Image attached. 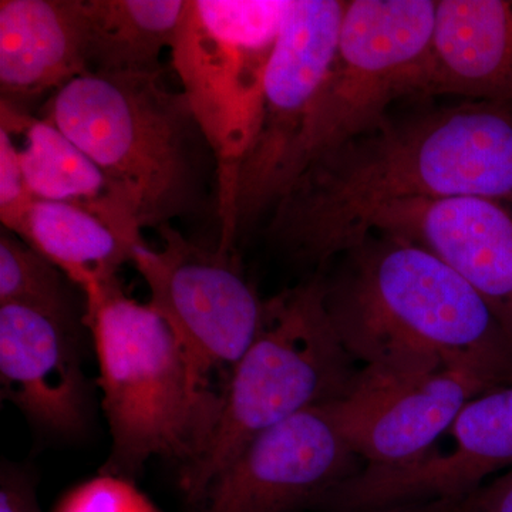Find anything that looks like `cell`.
Segmentation results:
<instances>
[{
  "label": "cell",
  "instance_id": "5bb4252c",
  "mask_svg": "<svg viewBox=\"0 0 512 512\" xmlns=\"http://www.w3.org/2000/svg\"><path fill=\"white\" fill-rule=\"evenodd\" d=\"M77 326V316L19 303L0 305L2 400L53 436H76L90 419Z\"/></svg>",
  "mask_w": 512,
  "mask_h": 512
},
{
  "label": "cell",
  "instance_id": "ffe728a7",
  "mask_svg": "<svg viewBox=\"0 0 512 512\" xmlns=\"http://www.w3.org/2000/svg\"><path fill=\"white\" fill-rule=\"evenodd\" d=\"M66 275L12 232L0 235V305L19 303L77 316Z\"/></svg>",
  "mask_w": 512,
  "mask_h": 512
},
{
  "label": "cell",
  "instance_id": "4fadbf2b",
  "mask_svg": "<svg viewBox=\"0 0 512 512\" xmlns=\"http://www.w3.org/2000/svg\"><path fill=\"white\" fill-rule=\"evenodd\" d=\"M370 234L437 256L484 299L512 339V204L483 197L394 202L372 218Z\"/></svg>",
  "mask_w": 512,
  "mask_h": 512
},
{
  "label": "cell",
  "instance_id": "30bf717a",
  "mask_svg": "<svg viewBox=\"0 0 512 512\" xmlns=\"http://www.w3.org/2000/svg\"><path fill=\"white\" fill-rule=\"evenodd\" d=\"M495 387L444 363H375L326 409L365 466H397L436 446L467 403Z\"/></svg>",
  "mask_w": 512,
  "mask_h": 512
},
{
  "label": "cell",
  "instance_id": "ac0fdd59",
  "mask_svg": "<svg viewBox=\"0 0 512 512\" xmlns=\"http://www.w3.org/2000/svg\"><path fill=\"white\" fill-rule=\"evenodd\" d=\"M187 0H84L87 73H163Z\"/></svg>",
  "mask_w": 512,
  "mask_h": 512
},
{
  "label": "cell",
  "instance_id": "9a60e30c",
  "mask_svg": "<svg viewBox=\"0 0 512 512\" xmlns=\"http://www.w3.org/2000/svg\"><path fill=\"white\" fill-rule=\"evenodd\" d=\"M87 72L84 0L0 2V101L29 113Z\"/></svg>",
  "mask_w": 512,
  "mask_h": 512
},
{
  "label": "cell",
  "instance_id": "5b68a950",
  "mask_svg": "<svg viewBox=\"0 0 512 512\" xmlns=\"http://www.w3.org/2000/svg\"><path fill=\"white\" fill-rule=\"evenodd\" d=\"M355 362L330 322L322 275L265 301L262 328L225 387L214 436L200 460L181 470L190 504L259 434L345 394Z\"/></svg>",
  "mask_w": 512,
  "mask_h": 512
},
{
  "label": "cell",
  "instance_id": "52a82bcc",
  "mask_svg": "<svg viewBox=\"0 0 512 512\" xmlns=\"http://www.w3.org/2000/svg\"><path fill=\"white\" fill-rule=\"evenodd\" d=\"M436 8L434 0L348 2L335 59L286 160L278 198L313 161L379 127L397 100L421 97Z\"/></svg>",
  "mask_w": 512,
  "mask_h": 512
},
{
  "label": "cell",
  "instance_id": "277c9868",
  "mask_svg": "<svg viewBox=\"0 0 512 512\" xmlns=\"http://www.w3.org/2000/svg\"><path fill=\"white\" fill-rule=\"evenodd\" d=\"M161 76L86 73L39 116L92 158L141 231L195 211L214 160L184 93Z\"/></svg>",
  "mask_w": 512,
  "mask_h": 512
},
{
  "label": "cell",
  "instance_id": "2e32d148",
  "mask_svg": "<svg viewBox=\"0 0 512 512\" xmlns=\"http://www.w3.org/2000/svg\"><path fill=\"white\" fill-rule=\"evenodd\" d=\"M512 104V0H437L421 97Z\"/></svg>",
  "mask_w": 512,
  "mask_h": 512
},
{
  "label": "cell",
  "instance_id": "e0dca14e",
  "mask_svg": "<svg viewBox=\"0 0 512 512\" xmlns=\"http://www.w3.org/2000/svg\"><path fill=\"white\" fill-rule=\"evenodd\" d=\"M0 128L19 133L26 184L36 200L64 202L92 212L133 245L143 231L126 210L109 180L82 148L49 121L0 101Z\"/></svg>",
  "mask_w": 512,
  "mask_h": 512
},
{
  "label": "cell",
  "instance_id": "8fae6325",
  "mask_svg": "<svg viewBox=\"0 0 512 512\" xmlns=\"http://www.w3.org/2000/svg\"><path fill=\"white\" fill-rule=\"evenodd\" d=\"M450 450L430 448L397 466H365L322 501L320 512H390L458 504L512 468V384L495 387L458 414Z\"/></svg>",
  "mask_w": 512,
  "mask_h": 512
},
{
  "label": "cell",
  "instance_id": "ba28073f",
  "mask_svg": "<svg viewBox=\"0 0 512 512\" xmlns=\"http://www.w3.org/2000/svg\"><path fill=\"white\" fill-rule=\"evenodd\" d=\"M158 248L146 242L131 264L150 291V305L187 350L201 376L224 394L265 318V301L249 284L234 252L201 247L171 224L157 228Z\"/></svg>",
  "mask_w": 512,
  "mask_h": 512
},
{
  "label": "cell",
  "instance_id": "8992f818",
  "mask_svg": "<svg viewBox=\"0 0 512 512\" xmlns=\"http://www.w3.org/2000/svg\"><path fill=\"white\" fill-rule=\"evenodd\" d=\"M291 0H187L171 63L215 160L221 239L232 251L235 187L254 138L266 67Z\"/></svg>",
  "mask_w": 512,
  "mask_h": 512
},
{
  "label": "cell",
  "instance_id": "603a6c76",
  "mask_svg": "<svg viewBox=\"0 0 512 512\" xmlns=\"http://www.w3.org/2000/svg\"><path fill=\"white\" fill-rule=\"evenodd\" d=\"M0 512H42L35 480L25 468L12 463L2 464Z\"/></svg>",
  "mask_w": 512,
  "mask_h": 512
},
{
  "label": "cell",
  "instance_id": "6da1fadb",
  "mask_svg": "<svg viewBox=\"0 0 512 512\" xmlns=\"http://www.w3.org/2000/svg\"><path fill=\"white\" fill-rule=\"evenodd\" d=\"M454 197L512 204V104L464 100L383 121L309 164L272 207L268 234L322 269L387 205Z\"/></svg>",
  "mask_w": 512,
  "mask_h": 512
},
{
  "label": "cell",
  "instance_id": "7402d4cb",
  "mask_svg": "<svg viewBox=\"0 0 512 512\" xmlns=\"http://www.w3.org/2000/svg\"><path fill=\"white\" fill-rule=\"evenodd\" d=\"M36 198L29 191L12 134L0 128V221L18 235Z\"/></svg>",
  "mask_w": 512,
  "mask_h": 512
},
{
  "label": "cell",
  "instance_id": "d6986e66",
  "mask_svg": "<svg viewBox=\"0 0 512 512\" xmlns=\"http://www.w3.org/2000/svg\"><path fill=\"white\" fill-rule=\"evenodd\" d=\"M49 259L82 292L119 279L136 245L92 212L64 202L35 200L16 235Z\"/></svg>",
  "mask_w": 512,
  "mask_h": 512
},
{
  "label": "cell",
  "instance_id": "9c48e42d",
  "mask_svg": "<svg viewBox=\"0 0 512 512\" xmlns=\"http://www.w3.org/2000/svg\"><path fill=\"white\" fill-rule=\"evenodd\" d=\"M348 2L291 0L265 72L261 113L239 167L237 238L278 198L282 171L328 74Z\"/></svg>",
  "mask_w": 512,
  "mask_h": 512
},
{
  "label": "cell",
  "instance_id": "7a4b0ae2",
  "mask_svg": "<svg viewBox=\"0 0 512 512\" xmlns=\"http://www.w3.org/2000/svg\"><path fill=\"white\" fill-rule=\"evenodd\" d=\"M322 276L323 301L349 355L375 363L440 362L505 386L512 339L484 299L426 249L367 235Z\"/></svg>",
  "mask_w": 512,
  "mask_h": 512
},
{
  "label": "cell",
  "instance_id": "d4e9b609",
  "mask_svg": "<svg viewBox=\"0 0 512 512\" xmlns=\"http://www.w3.org/2000/svg\"><path fill=\"white\" fill-rule=\"evenodd\" d=\"M399 512H404V511H399Z\"/></svg>",
  "mask_w": 512,
  "mask_h": 512
},
{
  "label": "cell",
  "instance_id": "7c38bea8",
  "mask_svg": "<svg viewBox=\"0 0 512 512\" xmlns=\"http://www.w3.org/2000/svg\"><path fill=\"white\" fill-rule=\"evenodd\" d=\"M365 467L325 404L309 407L255 437L208 484L194 512L318 510Z\"/></svg>",
  "mask_w": 512,
  "mask_h": 512
},
{
  "label": "cell",
  "instance_id": "cb8c5ba5",
  "mask_svg": "<svg viewBox=\"0 0 512 512\" xmlns=\"http://www.w3.org/2000/svg\"><path fill=\"white\" fill-rule=\"evenodd\" d=\"M453 512H512V468L478 488Z\"/></svg>",
  "mask_w": 512,
  "mask_h": 512
},
{
  "label": "cell",
  "instance_id": "44dd1931",
  "mask_svg": "<svg viewBox=\"0 0 512 512\" xmlns=\"http://www.w3.org/2000/svg\"><path fill=\"white\" fill-rule=\"evenodd\" d=\"M55 512H158L134 481L109 474L79 484L64 495Z\"/></svg>",
  "mask_w": 512,
  "mask_h": 512
},
{
  "label": "cell",
  "instance_id": "3957f363",
  "mask_svg": "<svg viewBox=\"0 0 512 512\" xmlns=\"http://www.w3.org/2000/svg\"><path fill=\"white\" fill-rule=\"evenodd\" d=\"M83 295L111 437L100 473L134 481L154 457L191 467L214 436L224 394L201 376L160 313L130 298L119 279Z\"/></svg>",
  "mask_w": 512,
  "mask_h": 512
},
{
  "label": "cell",
  "instance_id": "484cf974",
  "mask_svg": "<svg viewBox=\"0 0 512 512\" xmlns=\"http://www.w3.org/2000/svg\"><path fill=\"white\" fill-rule=\"evenodd\" d=\"M511 384H512V382H511Z\"/></svg>",
  "mask_w": 512,
  "mask_h": 512
}]
</instances>
